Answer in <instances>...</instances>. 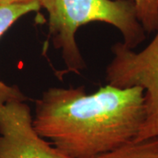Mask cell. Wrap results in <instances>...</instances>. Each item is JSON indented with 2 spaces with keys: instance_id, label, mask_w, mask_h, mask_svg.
I'll return each instance as SVG.
<instances>
[{
  "instance_id": "obj_1",
  "label": "cell",
  "mask_w": 158,
  "mask_h": 158,
  "mask_svg": "<svg viewBox=\"0 0 158 158\" xmlns=\"http://www.w3.org/2000/svg\"><path fill=\"white\" fill-rule=\"evenodd\" d=\"M141 87H51L35 102L40 135L70 158H90L134 141L144 118Z\"/></svg>"
},
{
  "instance_id": "obj_2",
  "label": "cell",
  "mask_w": 158,
  "mask_h": 158,
  "mask_svg": "<svg viewBox=\"0 0 158 158\" xmlns=\"http://www.w3.org/2000/svg\"><path fill=\"white\" fill-rule=\"evenodd\" d=\"M48 13V32L55 48L62 52L67 71L78 74L86 66L76 41L78 28L104 22L118 30L122 43L135 49L147 37L132 0H37Z\"/></svg>"
},
{
  "instance_id": "obj_3",
  "label": "cell",
  "mask_w": 158,
  "mask_h": 158,
  "mask_svg": "<svg viewBox=\"0 0 158 158\" xmlns=\"http://www.w3.org/2000/svg\"><path fill=\"white\" fill-rule=\"evenodd\" d=\"M143 49L135 51L117 42L106 69L108 85L125 88L138 86L144 90L145 118L135 140L158 136V28Z\"/></svg>"
},
{
  "instance_id": "obj_4",
  "label": "cell",
  "mask_w": 158,
  "mask_h": 158,
  "mask_svg": "<svg viewBox=\"0 0 158 158\" xmlns=\"http://www.w3.org/2000/svg\"><path fill=\"white\" fill-rule=\"evenodd\" d=\"M0 158H70L40 136L26 101L0 104Z\"/></svg>"
},
{
  "instance_id": "obj_5",
  "label": "cell",
  "mask_w": 158,
  "mask_h": 158,
  "mask_svg": "<svg viewBox=\"0 0 158 158\" xmlns=\"http://www.w3.org/2000/svg\"><path fill=\"white\" fill-rule=\"evenodd\" d=\"M40 6L37 0L27 3L0 5V37L23 16L39 11ZM12 100L27 101V98L16 85H8L0 80V104Z\"/></svg>"
},
{
  "instance_id": "obj_6",
  "label": "cell",
  "mask_w": 158,
  "mask_h": 158,
  "mask_svg": "<svg viewBox=\"0 0 158 158\" xmlns=\"http://www.w3.org/2000/svg\"><path fill=\"white\" fill-rule=\"evenodd\" d=\"M90 158H158V136L134 140Z\"/></svg>"
},
{
  "instance_id": "obj_7",
  "label": "cell",
  "mask_w": 158,
  "mask_h": 158,
  "mask_svg": "<svg viewBox=\"0 0 158 158\" xmlns=\"http://www.w3.org/2000/svg\"><path fill=\"white\" fill-rule=\"evenodd\" d=\"M137 19L147 34L158 28V0H132Z\"/></svg>"
},
{
  "instance_id": "obj_8",
  "label": "cell",
  "mask_w": 158,
  "mask_h": 158,
  "mask_svg": "<svg viewBox=\"0 0 158 158\" xmlns=\"http://www.w3.org/2000/svg\"><path fill=\"white\" fill-rule=\"evenodd\" d=\"M32 0H0V5L6 4H17V3H27Z\"/></svg>"
}]
</instances>
